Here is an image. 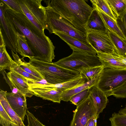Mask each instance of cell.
I'll return each instance as SVG.
<instances>
[{
	"label": "cell",
	"instance_id": "6da1fadb",
	"mask_svg": "<svg viewBox=\"0 0 126 126\" xmlns=\"http://www.w3.org/2000/svg\"><path fill=\"white\" fill-rule=\"evenodd\" d=\"M3 12L16 32L25 37L34 58L52 63L55 56V47L49 38L37 28L24 14L16 12L4 4Z\"/></svg>",
	"mask_w": 126,
	"mask_h": 126
},
{
	"label": "cell",
	"instance_id": "7a4b0ae2",
	"mask_svg": "<svg viewBox=\"0 0 126 126\" xmlns=\"http://www.w3.org/2000/svg\"><path fill=\"white\" fill-rule=\"evenodd\" d=\"M56 12L78 30L87 33L86 25L93 8L84 0H45Z\"/></svg>",
	"mask_w": 126,
	"mask_h": 126
},
{
	"label": "cell",
	"instance_id": "3957f363",
	"mask_svg": "<svg viewBox=\"0 0 126 126\" xmlns=\"http://www.w3.org/2000/svg\"><path fill=\"white\" fill-rule=\"evenodd\" d=\"M29 62L48 83L55 85L67 82L80 76L79 72L69 70L54 63H48L32 58Z\"/></svg>",
	"mask_w": 126,
	"mask_h": 126
},
{
	"label": "cell",
	"instance_id": "277c9868",
	"mask_svg": "<svg viewBox=\"0 0 126 126\" xmlns=\"http://www.w3.org/2000/svg\"><path fill=\"white\" fill-rule=\"evenodd\" d=\"M47 29L50 33H64L88 44L87 33L77 29L69 21L55 11L49 5L46 7Z\"/></svg>",
	"mask_w": 126,
	"mask_h": 126
},
{
	"label": "cell",
	"instance_id": "5b68a950",
	"mask_svg": "<svg viewBox=\"0 0 126 126\" xmlns=\"http://www.w3.org/2000/svg\"><path fill=\"white\" fill-rule=\"evenodd\" d=\"M54 63L65 68L78 72L79 69L83 67L102 65L96 55H91L73 51L70 55Z\"/></svg>",
	"mask_w": 126,
	"mask_h": 126
},
{
	"label": "cell",
	"instance_id": "8992f818",
	"mask_svg": "<svg viewBox=\"0 0 126 126\" xmlns=\"http://www.w3.org/2000/svg\"><path fill=\"white\" fill-rule=\"evenodd\" d=\"M126 80V70L104 68L95 86L106 94L121 85Z\"/></svg>",
	"mask_w": 126,
	"mask_h": 126
},
{
	"label": "cell",
	"instance_id": "52a82bcc",
	"mask_svg": "<svg viewBox=\"0 0 126 126\" xmlns=\"http://www.w3.org/2000/svg\"><path fill=\"white\" fill-rule=\"evenodd\" d=\"M30 91L33 95L44 100L60 103L63 92L46 82L27 78Z\"/></svg>",
	"mask_w": 126,
	"mask_h": 126
},
{
	"label": "cell",
	"instance_id": "ba28073f",
	"mask_svg": "<svg viewBox=\"0 0 126 126\" xmlns=\"http://www.w3.org/2000/svg\"><path fill=\"white\" fill-rule=\"evenodd\" d=\"M95 115L93 101L89 95L86 99L77 106L69 126H85L88 121Z\"/></svg>",
	"mask_w": 126,
	"mask_h": 126
},
{
	"label": "cell",
	"instance_id": "9c48e42d",
	"mask_svg": "<svg viewBox=\"0 0 126 126\" xmlns=\"http://www.w3.org/2000/svg\"><path fill=\"white\" fill-rule=\"evenodd\" d=\"M87 37L89 43L97 52L111 54L114 49L108 32L89 31L87 32Z\"/></svg>",
	"mask_w": 126,
	"mask_h": 126
},
{
	"label": "cell",
	"instance_id": "30bf717a",
	"mask_svg": "<svg viewBox=\"0 0 126 126\" xmlns=\"http://www.w3.org/2000/svg\"><path fill=\"white\" fill-rule=\"evenodd\" d=\"M1 1L0 5V32L3 36L6 46L11 51L15 53H17V33L14 30L8 20L5 17L3 12V3Z\"/></svg>",
	"mask_w": 126,
	"mask_h": 126
},
{
	"label": "cell",
	"instance_id": "8fae6325",
	"mask_svg": "<svg viewBox=\"0 0 126 126\" xmlns=\"http://www.w3.org/2000/svg\"><path fill=\"white\" fill-rule=\"evenodd\" d=\"M5 95L9 105L23 122L27 109L26 96L18 90L16 93L6 92Z\"/></svg>",
	"mask_w": 126,
	"mask_h": 126
},
{
	"label": "cell",
	"instance_id": "7c38bea8",
	"mask_svg": "<svg viewBox=\"0 0 126 126\" xmlns=\"http://www.w3.org/2000/svg\"><path fill=\"white\" fill-rule=\"evenodd\" d=\"M53 33L59 36L70 47L73 51L91 55H96L97 52L90 44L84 43L64 33L55 32Z\"/></svg>",
	"mask_w": 126,
	"mask_h": 126
},
{
	"label": "cell",
	"instance_id": "4fadbf2b",
	"mask_svg": "<svg viewBox=\"0 0 126 126\" xmlns=\"http://www.w3.org/2000/svg\"><path fill=\"white\" fill-rule=\"evenodd\" d=\"M6 74L7 79L10 83V85H12V91L16 88L26 97H31L33 95L29 90L27 78L12 71Z\"/></svg>",
	"mask_w": 126,
	"mask_h": 126
},
{
	"label": "cell",
	"instance_id": "5bb4252c",
	"mask_svg": "<svg viewBox=\"0 0 126 126\" xmlns=\"http://www.w3.org/2000/svg\"><path fill=\"white\" fill-rule=\"evenodd\" d=\"M34 16L39 21L44 30L47 29L46 21V7L41 3L42 0H23Z\"/></svg>",
	"mask_w": 126,
	"mask_h": 126
},
{
	"label": "cell",
	"instance_id": "9a60e30c",
	"mask_svg": "<svg viewBox=\"0 0 126 126\" xmlns=\"http://www.w3.org/2000/svg\"><path fill=\"white\" fill-rule=\"evenodd\" d=\"M89 92L96 114L99 116L107 104L108 102L107 97L104 92L95 86L90 88Z\"/></svg>",
	"mask_w": 126,
	"mask_h": 126
},
{
	"label": "cell",
	"instance_id": "2e32d148",
	"mask_svg": "<svg viewBox=\"0 0 126 126\" xmlns=\"http://www.w3.org/2000/svg\"><path fill=\"white\" fill-rule=\"evenodd\" d=\"M86 28L87 32L91 31L108 32V31L98 11L93 9L87 22Z\"/></svg>",
	"mask_w": 126,
	"mask_h": 126
},
{
	"label": "cell",
	"instance_id": "e0dca14e",
	"mask_svg": "<svg viewBox=\"0 0 126 126\" xmlns=\"http://www.w3.org/2000/svg\"><path fill=\"white\" fill-rule=\"evenodd\" d=\"M97 54L104 68L126 70V66L115 59L111 54L97 52Z\"/></svg>",
	"mask_w": 126,
	"mask_h": 126
},
{
	"label": "cell",
	"instance_id": "ac0fdd59",
	"mask_svg": "<svg viewBox=\"0 0 126 126\" xmlns=\"http://www.w3.org/2000/svg\"><path fill=\"white\" fill-rule=\"evenodd\" d=\"M98 77L91 81H87L82 84L71 89L63 92L61 96V100L66 102L69 101L71 97L74 95L86 89L95 86L97 82Z\"/></svg>",
	"mask_w": 126,
	"mask_h": 126
},
{
	"label": "cell",
	"instance_id": "d6986e66",
	"mask_svg": "<svg viewBox=\"0 0 126 126\" xmlns=\"http://www.w3.org/2000/svg\"><path fill=\"white\" fill-rule=\"evenodd\" d=\"M6 92L0 90V103L14 123L18 126H25L23 122L9 105L6 97Z\"/></svg>",
	"mask_w": 126,
	"mask_h": 126
},
{
	"label": "cell",
	"instance_id": "ffe728a7",
	"mask_svg": "<svg viewBox=\"0 0 126 126\" xmlns=\"http://www.w3.org/2000/svg\"><path fill=\"white\" fill-rule=\"evenodd\" d=\"M103 66L83 67L79 69L78 71L80 76L88 81L98 77L104 69Z\"/></svg>",
	"mask_w": 126,
	"mask_h": 126
},
{
	"label": "cell",
	"instance_id": "44dd1931",
	"mask_svg": "<svg viewBox=\"0 0 126 126\" xmlns=\"http://www.w3.org/2000/svg\"><path fill=\"white\" fill-rule=\"evenodd\" d=\"M11 51L14 61L20 67L28 73L41 80L44 79L43 76L29 62H25L23 58H20L17 53H15L13 51Z\"/></svg>",
	"mask_w": 126,
	"mask_h": 126
},
{
	"label": "cell",
	"instance_id": "7402d4cb",
	"mask_svg": "<svg viewBox=\"0 0 126 126\" xmlns=\"http://www.w3.org/2000/svg\"><path fill=\"white\" fill-rule=\"evenodd\" d=\"M17 33V36L16 45L17 52L23 58L28 57L30 59L34 58L33 53L28 45L25 37L23 34Z\"/></svg>",
	"mask_w": 126,
	"mask_h": 126
},
{
	"label": "cell",
	"instance_id": "603a6c76",
	"mask_svg": "<svg viewBox=\"0 0 126 126\" xmlns=\"http://www.w3.org/2000/svg\"><path fill=\"white\" fill-rule=\"evenodd\" d=\"M95 9L98 11L108 30L113 32L122 39L126 40L125 38L119 28L116 21L101 10L99 9Z\"/></svg>",
	"mask_w": 126,
	"mask_h": 126
},
{
	"label": "cell",
	"instance_id": "cb8c5ba5",
	"mask_svg": "<svg viewBox=\"0 0 126 126\" xmlns=\"http://www.w3.org/2000/svg\"><path fill=\"white\" fill-rule=\"evenodd\" d=\"M108 33L114 49L119 54L126 57V40L122 39L110 30H108Z\"/></svg>",
	"mask_w": 126,
	"mask_h": 126
},
{
	"label": "cell",
	"instance_id": "d4e9b609",
	"mask_svg": "<svg viewBox=\"0 0 126 126\" xmlns=\"http://www.w3.org/2000/svg\"><path fill=\"white\" fill-rule=\"evenodd\" d=\"M14 62L7 52L5 44L0 47V71L10 69Z\"/></svg>",
	"mask_w": 126,
	"mask_h": 126
},
{
	"label": "cell",
	"instance_id": "484cf974",
	"mask_svg": "<svg viewBox=\"0 0 126 126\" xmlns=\"http://www.w3.org/2000/svg\"><path fill=\"white\" fill-rule=\"evenodd\" d=\"M109 120L111 126H126V108L121 109L118 113L114 112Z\"/></svg>",
	"mask_w": 126,
	"mask_h": 126
},
{
	"label": "cell",
	"instance_id": "4316f807",
	"mask_svg": "<svg viewBox=\"0 0 126 126\" xmlns=\"http://www.w3.org/2000/svg\"><path fill=\"white\" fill-rule=\"evenodd\" d=\"M107 1L116 18L126 10V0H107Z\"/></svg>",
	"mask_w": 126,
	"mask_h": 126
},
{
	"label": "cell",
	"instance_id": "83f0119b",
	"mask_svg": "<svg viewBox=\"0 0 126 126\" xmlns=\"http://www.w3.org/2000/svg\"><path fill=\"white\" fill-rule=\"evenodd\" d=\"M93 8L99 9L116 21V18L113 14L107 0H91Z\"/></svg>",
	"mask_w": 126,
	"mask_h": 126
},
{
	"label": "cell",
	"instance_id": "f1b7e54d",
	"mask_svg": "<svg viewBox=\"0 0 126 126\" xmlns=\"http://www.w3.org/2000/svg\"><path fill=\"white\" fill-rule=\"evenodd\" d=\"M88 81L80 76L78 77L62 83L53 85V86L62 92L71 89Z\"/></svg>",
	"mask_w": 126,
	"mask_h": 126
},
{
	"label": "cell",
	"instance_id": "f546056e",
	"mask_svg": "<svg viewBox=\"0 0 126 126\" xmlns=\"http://www.w3.org/2000/svg\"><path fill=\"white\" fill-rule=\"evenodd\" d=\"M18 0L24 14L37 28L42 32L44 33V30L42 25L30 11L23 0Z\"/></svg>",
	"mask_w": 126,
	"mask_h": 126
},
{
	"label": "cell",
	"instance_id": "4dcf8cb0",
	"mask_svg": "<svg viewBox=\"0 0 126 126\" xmlns=\"http://www.w3.org/2000/svg\"><path fill=\"white\" fill-rule=\"evenodd\" d=\"M0 123L2 126H13L17 125L7 114L0 103Z\"/></svg>",
	"mask_w": 126,
	"mask_h": 126
},
{
	"label": "cell",
	"instance_id": "1f68e13d",
	"mask_svg": "<svg viewBox=\"0 0 126 126\" xmlns=\"http://www.w3.org/2000/svg\"><path fill=\"white\" fill-rule=\"evenodd\" d=\"M89 88L86 89L73 96L70 101L77 106L86 99L89 95Z\"/></svg>",
	"mask_w": 126,
	"mask_h": 126
},
{
	"label": "cell",
	"instance_id": "d6a6232c",
	"mask_svg": "<svg viewBox=\"0 0 126 126\" xmlns=\"http://www.w3.org/2000/svg\"><path fill=\"white\" fill-rule=\"evenodd\" d=\"M9 70L14 71L29 79L38 81L42 80L40 79L31 75L25 71L18 65L15 61L13 63Z\"/></svg>",
	"mask_w": 126,
	"mask_h": 126
},
{
	"label": "cell",
	"instance_id": "836d02e7",
	"mask_svg": "<svg viewBox=\"0 0 126 126\" xmlns=\"http://www.w3.org/2000/svg\"><path fill=\"white\" fill-rule=\"evenodd\" d=\"M116 22L126 39V10L116 17Z\"/></svg>",
	"mask_w": 126,
	"mask_h": 126
},
{
	"label": "cell",
	"instance_id": "e575fe53",
	"mask_svg": "<svg viewBox=\"0 0 126 126\" xmlns=\"http://www.w3.org/2000/svg\"><path fill=\"white\" fill-rule=\"evenodd\" d=\"M108 97L113 95L117 98H126V86L120 88H116L106 94Z\"/></svg>",
	"mask_w": 126,
	"mask_h": 126
},
{
	"label": "cell",
	"instance_id": "d590c367",
	"mask_svg": "<svg viewBox=\"0 0 126 126\" xmlns=\"http://www.w3.org/2000/svg\"><path fill=\"white\" fill-rule=\"evenodd\" d=\"M11 9L17 13L24 14L18 0H0Z\"/></svg>",
	"mask_w": 126,
	"mask_h": 126
},
{
	"label": "cell",
	"instance_id": "8d00e7d4",
	"mask_svg": "<svg viewBox=\"0 0 126 126\" xmlns=\"http://www.w3.org/2000/svg\"><path fill=\"white\" fill-rule=\"evenodd\" d=\"M26 115L29 126H45L28 110H26Z\"/></svg>",
	"mask_w": 126,
	"mask_h": 126
},
{
	"label": "cell",
	"instance_id": "74e56055",
	"mask_svg": "<svg viewBox=\"0 0 126 126\" xmlns=\"http://www.w3.org/2000/svg\"><path fill=\"white\" fill-rule=\"evenodd\" d=\"M111 54L115 59L123 63L126 66V57L119 54L114 49Z\"/></svg>",
	"mask_w": 126,
	"mask_h": 126
},
{
	"label": "cell",
	"instance_id": "f35d334b",
	"mask_svg": "<svg viewBox=\"0 0 126 126\" xmlns=\"http://www.w3.org/2000/svg\"><path fill=\"white\" fill-rule=\"evenodd\" d=\"M98 117L95 115L88 121L85 126H97V119Z\"/></svg>",
	"mask_w": 126,
	"mask_h": 126
},
{
	"label": "cell",
	"instance_id": "ab89813d",
	"mask_svg": "<svg viewBox=\"0 0 126 126\" xmlns=\"http://www.w3.org/2000/svg\"><path fill=\"white\" fill-rule=\"evenodd\" d=\"M5 44L3 40V36L1 33L0 32V47L3 46Z\"/></svg>",
	"mask_w": 126,
	"mask_h": 126
},
{
	"label": "cell",
	"instance_id": "60d3db41",
	"mask_svg": "<svg viewBox=\"0 0 126 126\" xmlns=\"http://www.w3.org/2000/svg\"><path fill=\"white\" fill-rule=\"evenodd\" d=\"M126 86V80L121 85L117 88H120Z\"/></svg>",
	"mask_w": 126,
	"mask_h": 126
},
{
	"label": "cell",
	"instance_id": "b9f144b4",
	"mask_svg": "<svg viewBox=\"0 0 126 126\" xmlns=\"http://www.w3.org/2000/svg\"><path fill=\"white\" fill-rule=\"evenodd\" d=\"M125 108H126V104L125 105Z\"/></svg>",
	"mask_w": 126,
	"mask_h": 126
},
{
	"label": "cell",
	"instance_id": "7bdbcfd3",
	"mask_svg": "<svg viewBox=\"0 0 126 126\" xmlns=\"http://www.w3.org/2000/svg\"><path fill=\"white\" fill-rule=\"evenodd\" d=\"M13 126H18L17 125H15Z\"/></svg>",
	"mask_w": 126,
	"mask_h": 126
},
{
	"label": "cell",
	"instance_id": "ee69618b",
	"mask_svg": "<svg viewBox=\"0 0 126 126\" xmlns=\"http://www.w3.org/2000/svg\"><path fill=\"white\" fill-rule=\"evenodd\" d=\"M27 126H29V125H28Z\"/></svg>",
	"mask_w": 126,
	"mask_h": 126
},
{
	"label": "cell",
	"instance_id": "f6af8a7d",
	"mask_svg": "<svg viewBox=\"0 0 126 126\" xmlns=\"http://www.w3.org/2000/svg\"></svg>",
	"mask_w": 126,
	"mask_h": 126
}]
</instances>
